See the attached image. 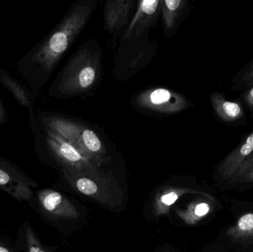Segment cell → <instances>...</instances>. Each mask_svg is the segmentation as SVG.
<instances>
[{"instance_id":"obj_1","label":"cell","mask_w":253,"mask_h":252,"mask_svg":"<svg viewBox=\"0 0 253 252\" xmlns=\"http://www.w3.org/2000/svg\"><path fill=\"white\" fill-rule=\"evenodd\" d=\"M95 2L71 7L60 23L16 64V71L34 97L39 96L55 68L94 11Z\"/></svg>"},{"instance_id":"obj_2","label":"cell","mask_w":253,"mask_h":252,"mask_svg":"<svg viewBox=\"0 0 253 252\" xmlns=\"http://www.w3.org/2000/svg\"><path fill=\"white\" fill-rule=\"evenodd\" d=\"M100 73L99 53L88 47L76 52L49 90L53 97H68L85 93L97 82Z\"/></svg>"},{"instance_id":"obj_3","label":"cell","mask_w":253,"mask_h":252,"mask_svg":"<svg viewBox=\"0 0 253 252\" xmlns=\"http://www.w3.org/2000/svg\"><path fill=\"white\" fill-rule=\"evenodd\" d=\"M40 126L74 145L87 159L100 167L106 158L103 142L91 129L65 117L47 112L36 113Z\"/></svg>"},{"instance_id":"obj_4","label":"cell","mask_w":253,"mask_h":252,"mask_svg":"<svg viewBox=\"0 0 253 252\" xmlns=\"http://www.w3.org/2000/svg\"><path fill=\"white\" fill-rule=\"evenodd\" d=\"M65 180L75 190L103 205L115 206L121 200V190L115 182L102 173L61 170Z\"/></svg>"},{"instance_id":"obj_5","label":"cell","mask_w":253,"mask_h":252,"mask_svg":"<svg viewBox=\"0 0 253 252\" xmlns=\"http://www.w3.org/2000/svg\"><path fill=\"white\" fill-rule=\"evenodd\" d=\"M38 184L13 161L0 156V190L20 202L31 204Z\"/></svg>"},{"instance_id":"obj_6","label":"cell","mask_w":253,"mask_h":252,"mask_svg":"<svg viewBox=\"0 0 253 252\" xmlns=\"http://www.w3.org/2000/svg\"><path fill=\"white\" fill-rule=\"evenodd\" d=\"M29 205L42 216L52 220H74L80 216L77 207L68 198L51 189L36 191Z\"/></svg>"},{"instance_id":"obj_7","label":"cell","mask_w":253,"mask_h":252,"mask_svg":"<svg viewBox=\"0 0 253 252\" xmlns=\"http://www.w3.org/2000/svg\"><path fill=\"white\" fill-rule=\"evenodd\" d=\"M135 104L142 109L164 114L178 113L188 108V102L182 95L162 87L141 92Z\"/></svg>"},{"instance_id":"obj_8","label":"cell","mask_w":253,"mask_h":252,"mask_svg":"<svg viewBox=\"0 0 253 252\" xmlns=\"http://www.w3.org/2000/svg\"><path fill=\"white\" fill-rule=\"evenodd\" d=\"M253 152V130L220 164L218 173L224 180H231L245 160Z\"/></svg>"},{"instance_id":"obj_9","label":"cell","mask_w":253,"mask_h":252,"mask_svg":"<svg viewBox=\"0 0 253 252\" xmlns=\"http://www.w3.org/2000/svg\"><path fill=\"white\" fill-rule=\"evenodd\" d=\"M160 0H143L140 1L138 10L129 24L125 39L131 36H138L146 27L149 26L154 20L156 14L161 9Z\"/></svg>"},{"instance_id":"obj_10","label":"cell","mask_w":253,"mask_h":252,"mask_svg":"<svg viewBox=\"0 0 253 252\" xmlns=\"http://www.w3.org/2000/svg\"><path fill=\"white\" fill-rule=\"evenodd\" d=\"M133 1L131 0L108 1L105 7V22L108 31H115L126 25Z\"/></svg>"},{"instance_id":"obj_11","label":"cell","mask_w":253,"mask_h":252,"mask_svg":"<svg viewBox=\"0 0 253 252\" xmlns=\"http://www.w3.org/2000/svg\"><path fill=\"white\" fill-rule=\"evenodd\" d=\"M0 84L14 98L15 100L28 109L34 108L35 97L28 87L19 82L7 71L0 68Z\"/></svg>"},{"instance_id":"obj_12","label":"cell","mask_w":253,"mask_h":252,"mask_svg":"<svg viewBox=\"0 0 253 252\" xmlns=\"http://www.w3.org/2000/svg\"><path fill=\"white\" fill-rule=\"evenodd\" d=\"M15 242L19 252H51L42 244L35 229L27 220L19 226Z\"/></svg>"},{"instance_id":"obj_13","label":"cell","mask_w":253,"mask_h":252,"mask_svg":"<svg viewBox=\"0 0 253 252\" xmlns=\"http://www.w3.org/2000/svg\"><path fill=\"white\" fill-rule=\"evenodd\" d=\"M188 193L200 194V195L211 198V195L208 194L191 190V189H184V188H168L160 192L155 200L154 204H153L155 215L157 217L166 216L169 213L170 207L179 199L180 197Z\"/></svg>"},{"instance_id":"obj_14","label":"cell","mask_w":253,"mask_h":252,"mask_svg":"<svg viewBox=\"0 0 253 252\" xmlns=\"http://www.w3.org/2000/svg\"><path fill=\"white\" fill-rule=\"evenodd\" d=\"M211 99L214 110L224 121L233 122L245 115L243 108L239 103L227 100L221 93H212Z\"/></svg>"},{"instance_id":"obj_15","label":"cell","mask_w":253,"mask_h":252,"mask_svg":"<svg viewBox=\"0 0 253 252\" xmlns=\"http://www.w3.org/2000/svg\"><path fill=\"white\" fill-rule=\"evenodd\" d=\"M211 210V206L209 202L199 200L189 204L185 210H177L176 213L184 223L193 226L206 217Z\"/></svg>"},{"instance_id":"obj_16","label":"cell","mask_w":253,"mask_h":252,"mask_svg":"<svg viewBox=\"0 0 253 252\" xmlns=\"http://www.w3.org/2000/svg\"><path fill=\"white\" fill-rule=\"evenodd\" d=\"M232 241H242L253 238V213L244 215L226 233Z\"/></svg>"},{"instance_id":"obj_17","label":"cell","mask_w":253,"mask_h":252,"mask_svg":"<svg viewBox=\"0 0 253 252\" xmlns=\"http://www.w3.org/2000/svg\"><path fill=\"white\" fill-rule=\"evenodd\" d=\"M184 0H165L161 3L162 19L165 28L170 31L175 27L177 20L184 7Z\"/></svg>"},{"instance_id":"obj_18","label":"cell","mask_w":253,"mask_h":252,"mask_svg":"<svg viewBox=\"0 0 253 252\" xmlns=\"http://www.w3.org/2000/svg\"><path fill=\"white\" fill-rule=\"evenodd\" d=\"M231 182L251 183L253 182V152L241 166Z\"/></svg>"},{"instance_id":"obj_19","label":"cell","mask_w":253,"mask_h":252,"mask_svg":"<svg viewBox=\"0 0 253 252\" xmlns=\"http://www.w3.org/2000/svg\"><path fill=\"white\" fill-rule=\"evenodd\" d=\"M0 252H19L16 242L0 234Z\"/></svg>"},{"instance_id":"obj_20","label":"cell","mask_w":253,"mask_h":252,"mask_svg":"<svg viewBox=\"0 0 253 252\" xmlns=\"http://www.w3.org/2000/svg\"><path fill=\"white\" fill-rule=\"evenodd\" d=\"M7 118L8 116H7V110L0 99V125L5 124L7 122Z\"/></svg>"},{"instance_id":"obj_21","label":"cell","mask_w":253,"mask_h":252,"mask_svg":"<svg viewBox=\"0 0 253 252\" xmlns=\"http://www.w3.org/2000/svg\"><path fill=\"white\" fill-rule=\"evenodd\" d=\"M243 80L248 84H251L253 81V65L249 71L244 75Z\"/></svg>"},{"instance_id":"obj_22","label":"cell","mask_w":253,"mask_h":252,"mask_svg":"<svg viewBox=\"0 0 253 252\" xmlns=\"http://www.w3.org/2000/svg\"><path fill=\"white\" fill-rule=\"evenodd\" d=\"M247 103L251 108H253V87L245 95Z\"/></svg>"},{"instance_id":"obj_23","label":"cell","mask_w":253,"mask_h":252,"mask_svg":"<svg viewBox=\"0 0 253 252\" xmlns=\"http://www.w3.org/2000/svg\"><path fill=\"white\" fill-rule=\"evenodd\" d=\"M169 252V251H166V252Z\"/></svg>"}]
</instances>
